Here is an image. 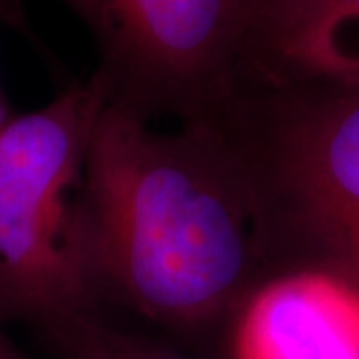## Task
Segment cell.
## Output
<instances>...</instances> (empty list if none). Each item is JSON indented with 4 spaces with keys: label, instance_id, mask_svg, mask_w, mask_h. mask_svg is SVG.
<instances>
[{
    "label": "cell",
    "instance_id": "cell-5",
    "mask_svg": "<svg viewBox=\"0 0 359 359\" xmlns=\"http://www.w3.org/2000/svg\"><path fill=\"white\" fill-rule=\"evenodd\" d=\"M226 332L230 359H359V292L320 276H271Z\"/></svg>",
    "mask_w": 359,
    "mask_h": 359
},
{
    "label": "cell",
    "instance_id": "cell-4",
    "mask_svg": "<svg viewBox=\"0 0 359 359\" xmlns=\"http://www.w3.org/2000/svg\"><path fill=\"white\" fill-rule=\"evenodd\" d=\"M100 54L110 100L144 120L210 114L236 86L257 0H60Z\"/></svg>",
    "mask_w": 359,
    "mask_h": 359
},
{
    "label": "cell",
    "instance_id": "cell-3",
    "mask_svg": "<svg viewBox=\"0 0 359 359\" xmlns=\"http://www.w3.org/2000/svg\"><path fill=\"white\" fill-rule=\"evenodd\" d=\"M108 100L92 72L0 130V318L48 335L102 304L88 240L86 160Z\"/></svg>",
    "mask_w": 359,
    "mask_h": 359
},
{
    "label": "cell",
    "instance_id": "cell-8",
    "mask_svg": "<svg viewBox=\"0 0 359 359\" xmlns=\"http://www.w3.org/2000/svg\"><path fill=\"white\" fill-rule=\"evenodd\" d=\"M0 359H32L14 344L11 335L6 334L2 318H0Z\"/></svg>",
    "mask_w": 359,
    "mask_h": 359
},
{
    "label": "cell",
    "instance_id": "cell-2",
    "mask_svg": "<svg viewBox=\"0 0 359 359\" xmlns=\"http://www.w3.org/2000/svg\"><path fill=\"white\" fill-rule=\"evenodd\" d=\"M204 118L250 180L266 280L306 273L359 292V82L240 76Z\"/></svg>",
    "mask_w": 359,
    "mask_h": 359
},
{
    "label": "cell",
    "instance_id": "cell-9",
    "mask_svg": "<svg viewBox=\"0 0 359 359\" xmlns=\"http://www.w3.org/2000/svg\"><path fill=\"white\" fill-rule=\"evenodd\" d=\"M4 13V0H0V16ZM11 112H8V108H6V104H4V96H2V88H0V130L2 126L8 122V118H11Z\"/></svg>",
    "mask_w": 359,
    "mask_h": 359
},
{
    "label": "cell",
    "instance_id": "cell-7",
    "mask_svg": "<svg viewBox=\"0 0 359 359\" xmlns=\"http://www.w3.org/2000/svg\"><path fill=\"white\" fill-rule=\"evenodd\" d=\"M65 359H188L146 339L118 332L98 316L70 321L48 334Z\"/></svg>",
    "mask_w": 359,
    "mask_h": 359
},
{
    "label": "cell",
    "instance_id": "cell-1",
    "mask_svg": "<svg viewBox=\"0 0 359 359\" xmlns=\"http://www.w3.org/2000/svg\"><path fill=\"white\" fill-rule=\"evenodd\" d=\"M86 208L102 302L162 327H226L266 280L250 180L208 118L154 128L108 96L90 136Z\"/></svg>",
    "mask_w": 359,
    "mask_h": 359
},
{
    "label": "cell",
    "instance_id": "cell-6",
    "mask_svg": "<svg viewBox=\"0 0 359 359\" xmlns=\"http://www.w3.org/2000/svg\"><path fill=\"white\" fill-rule=\"evenodd\" d=\"M240 76L359 82V0H257Z\"/></svg>",
    "mask_w": 359,
    "mask_h": 359
}]
</instances>
